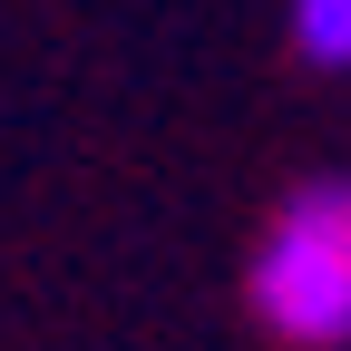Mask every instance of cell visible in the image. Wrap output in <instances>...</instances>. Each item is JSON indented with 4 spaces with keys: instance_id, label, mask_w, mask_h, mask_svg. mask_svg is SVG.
I'll list each match as a JSON object with an SVG mask.
<instances>
[{
    "instance_id": "1",
    "label": "cell",
    "mask_w": 351,
    "mask_h": 351,
    "mask_svg": "<svg viewBox=\"0 0 351 351\" xmlns=\"http://www.w3.org/2000/svg\"><path fill=\"white\" fill-rule=\"evenodd\" d=\"M254 313L293 351H351V176H313L254 244Z\"/></svg>"
},
{
    "instance_id": "2",
    "label": "cell",
    "mask_w": 351,
    "mask_h": 351,
    "mask_svg": "<svg viewBox=\"0 0 351 351\" xmlns=\"http://www.w3.org/2000/svg\"><path fill=\"white\" fill-rule=\"evenodd\" d=\"M293 49L313 69H351V0H293Z\"/></svg>"
}]
</instances>
